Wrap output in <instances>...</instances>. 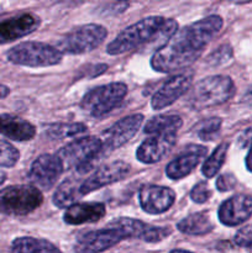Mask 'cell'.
Instances as JSON below:
<instances>
[{
    "label": "cell",
    "instance_id": "cell-35",
    "mask_svg": "<svg viewBox=\"0 0 252 253\" xmlns=\"http://www.w3.org/2000/svg\"><path fill=\"white\" fill-rule=\"evenodd\" d=\"M237 145H239L241 148L251 147L252 146V127L247 128L246 131H244V132L239 136Z\"/></svg>",
    "mask_w": 252,
    "mask_h": 253
},
{
    "label": "cell",
    "instance_id": "cell-25",
    "mask_svg": "<svg viewBox=\"0 0 252 253\" xmlns=\"http://www.w3.org/2000/svg\"><path fill=\"white\" fill-rule=\"evenodd\" d=\"M183 120L178 115H157L148 120L143 127L147 135H163V133H177L182 127Z\"/></svg>",
    "mask_w": 252,
    "mask_h": 253
},
{
    "label": "cell",
    "instance_id": "cell-38",
    "mask_svg": "<svg viewBox=\"0 0 252 253\" xmlns=\"http://www.w3.org/2000/svg\"><path fill=\"white\" fill-rule=\"evenodd\" d=\"M246 167L250 172H252V146L250 147L249 153H247V157H246Z\"/></svg>",
    "mask_w": 252,
    "mask_h": 253
},
{
    "label": "cell",
    "instance_id": "cell-24",
    "mask_svg": "<svg viewBox=\"0 0 252 253\" xmlns=\"http://www.w3.org/2000/svg\"><path fill=\"white\" fill-rule=\"evenodd\" d=\"M10 253H62L52 242L35 237H19L12 241Z\"/></svg>",
    "mask_w": 252,
    "mask_h": 253
},
{
    "label": "cell",
    "instance_id": "cell-11",
    "mask_svg": "<svg viewBox=\"0 0 252 253\" xmlns=\"http://www.w3.org/2000/svg\"><path fill=\"white\" fill-rule=\"evenodd\" d=\"M109 226L118 229L125 240L138 239L148 242V244H156V242L162 241L172 234V230L167 229V227L151 226L143 221L130 219V217H120V219L113 220Z\"/></svg>",
    "mask_w": 252,
    "mask_h": 253
},
{
    "label": "cell",
    "instance_id": "cell-10",
    "mask_svg": "<svg viewBox=\"0 0 252 253\" xmlns=\"http://www.w3.org/2000/svg\"><path fill=\"white\" fill-rule=\"evenodd\" d=\"M64 172V167L57 155H41L32 162L29 170L30 183L39 189L48 190L56 184Z\"/></svg>",
    "mask_w": 252,
    "mask_h": 253
},
{
    "label": "cell",
    "instance_id": "cell-23",
    "mask_svg": "<svg viewBox=\"0 0 252 253\" xmlns=\"http://www.w3.org/2000/svg\"><path fill=\"white\" fill-rule=\"evenodd\" d=\"M177 229L185 235L202 236L211 232L214 225L210 221L208 212H195L180 220L177 224Z\"/></svg>",
    "mask_w": 252,
    "mask_h": 253
},
{
    "label": "cell",
    "instance_id": "cell-39",
    "mask_svg": "<svg viewBox=\"0 0 252 253\" xmlns=\"http://www.w3.org/2000/svg\"><path fill=\"white\" fill-rule=\"evenodd\" d=\"M5 180H6V173L0 168V185H1Z\"/></svg>",
    "mask_w": 252,
    "mask_h": 253
},
{
    "label": "cell",
    "instance_id": "cell-3",
    "mask_svg": "<svg viewBox=\"0 0 252 253\" xmlns=\"http://www.w3.org/2000/svg\"><path fill=\"white\" fill-rule=\"evenodd\" d=\"M235 84L227 76H210L200 79L189 89L188 105L195 110L221 105L234 96Z\"/></svg>",
    "mask_w": 252,
    "mask_h": 253
},
{
    "label": "cell",
    "instance_id": "cell-37",
    "mask_svg": "<svg viewBox=\"0 0 252 253\" xmlns=\"http://www.w3.org/2000/svg\"><path fill=\"white\" fill-rule=\"evenodd\" d=\"M10 94V89L9 86L4 85V84H0V99L6 98L7 95Z\"/></svg>",
    "mask_w": 252,
    "mask_h": 253
},
{
    "label": "cell",
    "instance_id": "cell-8",
    "mask_svg": "<svg viewBox=\"0 0 252 253\" xmlns=\"http://www.w3.org/2000/svg\"><path fill=\"white\" fill-rule=\"evenodd\" d=\"M127 94L124 83H109L89 90L81 101V108L93 118H103L121 104Z\"/></svg>",
    "mask_w": 252,
    "mask_h": 253
},
{
    "label": "cell",
    "instance_id": "cell-19",
    "mask_svg": "<svg viewBox=\"0 0 252 253\" xmlns=\"http://www.w3.org/2000/svg\"><path fill=\"white\" fill-rule=\"evenodd\" d=\"M207 148L199 145H189L180 152L177 157L168 163L166 167V174L173 180L187 177L199 165L202 158L207 155Z\"/></svg>",
    "mask_w": 252,
    "mask_h": 253
},
{
    "label": "cell",
    "instance_id": "cell-32",
    "mask_svg": "<svg viewBox=\"0 0 252 253\" xmlns=\"http://www.w3.org/2000/svg\"><path fill=\"white\" fill-rule=\"evenodd\" d=\"M234 241L237 246L245 247V249H252V226H246L239 230L235 235Z\"/></svg>",
    "mask_w": 252,
    "mask_h": 253
},
{
    "label": "cell",
    "instance_id": "cell-27",
    "mask_svg": "<svg viewBox=\"0 0 252 253\" xmlns=\"http://www.w3.org/2000/svg\"><path fill=\"white\" fill-rule=\"evenodd\" d=\"M227 150H229V143L222 142L212 151V153L208 157L202 168V172L205 177L212 178L219 173L222 165H224L225 158H226Z\"/></svg>",
    "mask_w": 252,
    "mask_h": 253
},
{
    "label": "cell",
    "instance_id": "cell-33",
    "mask_svg": "<svg viewBox=\"0 0 252 253\" xmlns=\"http://www.w3.org/2000/svg\"><path fill=\"white\" fill-rule=\"evenodd\" d=\"M237 180L235 175L230 174V173H225L221 174L216 180V188L219 192H229V190L234 189L236 185Z\"/></svg>",
    "mask_w": 252,
    "mask_h": 253
},
{
    "label": "cell",
    "instance_id": "cell-12",
    "mask_svg": "<svg viewBox=\"0 0 252 253\" xmlns=\"http://www.w3.org/2000/svg\"><path fill=\"white\" fill-rule=\"evenodd\" d=\"M131 167L128 163L124 161H114V162L106 163L96 169L90 177L84 179L81 187V195L84 197L90 194L94 190H98L105 185H110L113 183L124 179L130 173Z\"/></svg>",
    "mask_w": 252,
    "mask_h": 253
},
{
    "label": "cell",
    "instance_id": "cell-14",
    "mask_svg": "<svg viewBox=\"0 0 252 253\" xmlns=\"http://www.w3.org/2000/svg\"><path fill=\"white\" fill-rule=\"evenodd\" d=\"M138 202L143 211L158 215L167 211L175 202V193L163 185H143L138 192Z\"/></svg>",
    "mask_w": 252,
    "mask_h": 253
},
{
    "label": "cell",
    "instance_id": "cell-6",
    "mask_svg": "<svg viewBox=\"0 0 252 253\" xmlns=\"http://www.w3.org/2000/svg\"><path fill=\"white\" fill-rule=\"evenodd\" d=\"M63 54L54 46L44 42L26 41L11 47L6 52V58L17 66L42 68L59 64Z\"/></svg>",
    "mask_w": 252,
    "mask_h": 253
},
{
    "label": "cell",
    "instance_id": "cell-17",
    "mask_svg": "<svg viewBox=\"0 0 252 253\" xmlns=\"http://www.w3.org/2000/svg\"><path fill=\"white\" fill-rule=\"evenodd\" d=\"M217 215L225 226L244 224L252 215V198L245 194L234 195L220 205Z\"/></svg>",
    "mask_w": 252,
    "mask_h": 253
},
{
    "label": "cell",
    "instance_id": "cell-22",
    "mask_svg": "<svg viewBox=\"0 0 252 253\" xmlns=\"http://www.w3.org/2000/svg\"><path fill=\"white\" fill-rule=\"evenodd\" d=\"M79 177L81 174L77 173L76 177L67 178L58 185L52 198V202L57 208H69L76 204L79 198H82L81 187L84 179Z\"/></svg>",
    "mask_w": 252,
    "mask_h": 253
},
{
    "label": "cell",
    "instance_id": "cell-20",
    "mask_svg": "<svg viewBox=\"0 0 252 253\" xmlns=\"http://www.w3.org/2000/svg\"><path fill=\"white\" fill-rule=\"evenodd\" d=\"M106 208L101 203H76L67 208L63 215V221L67 225H82L96 222L105 216Z\"/></svg>",
    "mask_w": 252,
    "mask_h": 253
},
{
    "label": "cell",
    "instance_id": "cell-36",
    "mask_svg": "<svg viewBox=\"0 0 252 253\" xmlns=\"http://www.w3.org/2000/svg\"><path fill=\"white\" fill-rule=\"evenodd\" d=\"M242 103L247 104V105H252V84L249 86L246 93L242 96Z\"/></svg>",
    "mask_w": 252,
    "mask_h": 253
},
{
    "label": "cell",
    "instance_id": "cell-26",
    "mask_svg": "<svg viewBox=\"0 0 252 253\" xmlns=\"http://www.w3.org/2000/svg\"><path fill=\"white\" fill-rule=\"evenodd\" d=\"M86 131V126L82 123H56L47 127L46 135L53 140H64L74 137Z\"/></svg>",
    "mask_w": 252,
    "mask_h": 253
},
{
    "label": "cell",
    "instance_id": "cell-18",
    "mask_svg": "<svg viewBox=\"0 0 252 253\" xmlns=\"http://www.w3.org/2000/svg\"><path fill=\"white\" fill-rule=\"evenodd\" d=\"M177 141L175 133H163V135H153L138 146L136 151V157L141 163L153 165L160 162L163 157L170 152Z\"/></svg>",
    "mask_w": 252,
    "mask_h": 253
},
{
    "label": "cell",
    "instance_id": "cell-29",
    "mask_svg": "<svg viewBox=\"0 0 252 253\" xmlns=\"http://www.w3.org/2000/svg\"><path fill=\"white\" fill-rule=\"evenodd\" d=\"M20 152L11 143L0 140V167L12 168L19 162Z\"/></svg>",
    "mask_w": 252,
    "mask_h": 253
},
{
    "label": "cell",
    "instance_id": "cell-15",
    "mask_svg": "<svg viewBox=\"0 0 252 253\" xmlns=\"http://www.w3.org/2000/svg\"><path fill=\"white\" fill-rule=\"evenodd\" d=\"M193 82V73H180L168 79L151 99V105L155 110L168 108L184 95L190 89Z\"/></svg>",
    "mask_w": 252,
    "mask_h": 253
},
{
    "label": "cell",
    "instance_id": "cell-40",
    "mask_svg": "<svg viewBox=\"0 0 252 253\" xmlns=\"http://www.w3.org/2000/svg\"><path fill=\"white\" fill-rule=\"evenodd\" d=\"M169 253H193V252L184 251V250H173V251H170Z\"/></svg>",
    "mask_w": 252,
    "mask_h": 253
},
{
    "label": "cell",
    "instance_id": "cell-34",
    "mask_svg": "<svg viewBox=\"0 0 252 253\" xmlns=\"http://www.w3.org/2000/svg\"><path fill=\"white\" fill-rule=\"evenodd\" d=\"M128 7V2H114V4L105 5V12L106 15H119L121 12L125 11Z\"/></svg>",
    "mask_w": 252,
    "mask_h": 253
},
{
    "label": "cell",
    "instance_id": "cell-9",
    "mask_svg": "<svg viewBox=\"0 0 252 253\" xmlns=\"http://www.w3.org/2000/svg\"><path fill=\"white\" fill-rule=\"evenodd\" d=\"M143 121L142 114H132L125 116L111 125L100 138L103 142V148L100 152V160L110 155L114 150L120 148L126 142L131 140L137 133Z\"/></svg>",
    "mask_w": 252,
    "mask_h": 253
},
{
    "label": "cell",
    "instance_id": "cell-4",
    "mask_svg": "<svg viewBox=\"0 0 252 253\" xmlns=\"http://www.w3.org/2000/svg\"><path fill=\"white\" fill-rule=\"evenodd\" d=\"M103 142L94 136L77 138L62 147L56 153L61 160L64 169H76V173L83 175L94 167V163L100 160Z\"/></svg>",
    "mask_w": 252,
    "mask_h": 253
},
{
    "label": "cell",
    "instance_id": "cell-16",
    "mask_svg": "<svg viewBox=\"0 0 252 253\" xmlns=\"http://www.w3.org/2000/svg\"><path fill=\"white\" fill-rule=\"evenodd\" d=\"M41 19L32 12H24L17 16L0 21V44L12 42L36 31Z\"/></svg>",
    "mask_w": 252,
    "mask_h": 253
},
{
    "label": "cell",
    "instance_id": "cell-5",
    "mask_svg": "<svg viewBox=\"0 0 252 253\" xmlns=\"http://www.w3.org/2000/svg\"><path fill=\"white\" fill-rule=\"evenodd\" d=\"M43 195L39 188L29 184L10 185L0 189V214L25 216L41 207Z\"/></svg>",
    "mask_w": 252,
    "mask_h": 253
},
{
    "label": "cell",
    "instance_id": "cell-13",
    "mask_svg": "<svg viewBox=\"0 0 252 253\" xmlns=\"http://www.w3.org/2000/svg\"><path fill=\"white\" fill-rule=\"evenodd\" d=\"M123 240L125 239L115 227L94 230L78 237L74 245V251L76 253H101L116 246Z\"/></svg>",
    "mask_w": 252,
    "mask_h": 253
},
{
    "label": "cell",
    "instance_id": "cell-1",
    "mask_svg": "<svg viewBox=\"0 0 252 253\" xmlns=\"http://www.w3.org/2000/svg\"><path fill=\"white\" fill-rule=\"evenodd\" d=\"M222 25L221 16L209 15L178 30L167 44L153 53L151 67L160 73H172L192 66L219 34Z\"/></svg>",
    "mask_w": 252,
    "mask_h": 253
},
{
    "label": "cell",
    "instance_id": "cell-41",
    "mask_svg": "<svg viewBox=\"0 0 252 253\" xmlns=\"http://www.w3.org/2000/svg\"><path fill=\"white\" fill-rule=\"evenodd\" d=\"M251 250H252V249H251Z\"/></svg>",
    "mask_w": 252,
    "mask_h": 253
},
{
    "label": "cell",
    "instance_id": "cell-7",
    "mask_svg": "<svg viewBox=\"0 0 252 253\" xmlns=\"http://www.w3.org/2000/svg\"><path fill=\"white\" fill-rule=\"evenodd\" d=\"M108 36V30L99 24H86L67 32L57 41L56 48L62 54H83L100 46Z\"/></svg>",
    "mask_w": 252,
    "mask_h": 253
},
{
    "label": "cell",
    "instance_id": "cell-21",
    "mask_svg": "<svg viewBox=\"0 0 252 253\" xmlns=\"http://www.w3.org/2000/svg\"><path fill=\"white\" fill-rule=\"evenodd\" d=\"M0 135L12 141H30L36 135V127L25 119L12 114L0 115Z\"/></svg>",
    "mask_w": 252,
    "mask_h": 253
},
{
    "label": "cell",
    "instance_id": "cell-28",
    "mask_svg": "<svg viewBox=\"0 0 252 253\" xmlns=\"http://www.w3.org/2000/svg\"><path fill=\"white\" fill-rule=\"evenodd\" d=\"M221 124L222 121L220 118H210L198 124L194 127V131L200 140L210 141L217 135L220 127H221Z\"/></svg>",
    "mask_w": 252,
    "mask_h": 253
},
{
    "label": "cell",
    "instance_id": "cell-2",
    "mask_svg": "<svg viewBox=\"0 0 252 253\" xmlns=\"http://www.w3.org/2000/svg\"><path fill=\"white\" fill-rule=\"evenodd\" d=\"M178 22L162 16H148L126 27L106 47L110 56H119L138 47L152 44L156 49L162 48L177 34Z\"/></svg>",
    "mask_w": 252,
    "mask_h": 253
},
{
    "label": "cell",
    "instance_id": "cell-31",
    "mask_svg": "<svg viewBox=\"0 0 252 253\" xmlns=\"http://www.w3.org/2000/svg\"><path fill=\"white\" fill-rule=\"evenodd\" d=\"M232 56V49L229 44H224V46L219 47L215 52H212L211 54L208 58V62H209L211 66H219V64H222L224 62H226L227 59L231 58Z\"/></svg>",
    "mask_w": 252,
    "mask_h": 253
},
{
    "label": "cell",
    "instance_id": "cell-30",
    "mask_svg": "<svg viewBox=\"0 0 252 253\" xmlns=\"http://www.w3.org/2000/svg\"><path fill=\"white\" fill-rule=\"evenodd\" d=\"M210 195H211V192H210L208 183L205 182H199L198 184H195L190 192V198L197 204H204L205 202L209 200Z\"/></svg>",
    "mask_w": 252,
    "mask_h": 253
}]
</instances>
